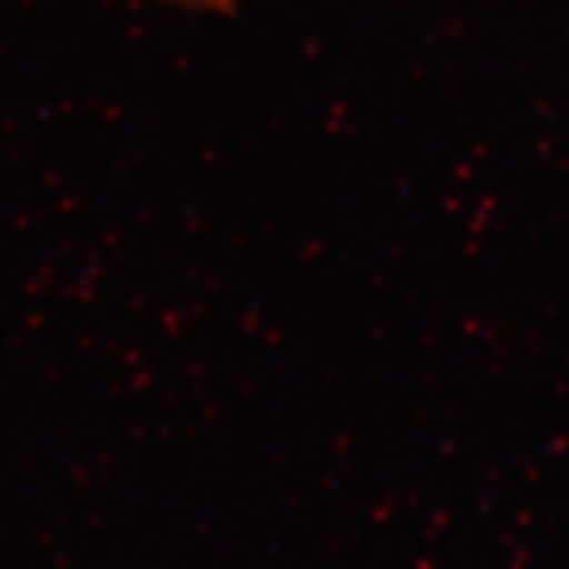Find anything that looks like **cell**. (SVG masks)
<instances>
[{"mask_svg":"<svg viewBox=\"0 0 569 569\" xmlns=\"http://www.w3.org/2000/svg\"><path fill=\"white\" fill-rule=\"evenodd\" d=\"M164 7H174L183 13H216V17H231L238 10V0H156Z\"/></svg>","mask_w":569,"mask_h":569,"instance_id":"1","label":"cell"}]
</instances>
